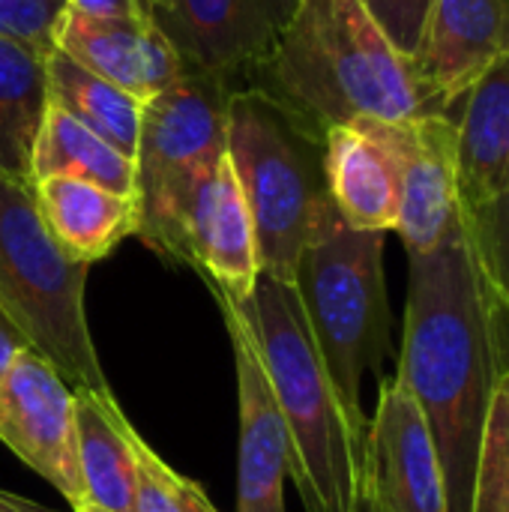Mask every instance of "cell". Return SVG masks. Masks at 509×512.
Segmentation results:
<instances>
[{"label": "cell", "mask_w": 509, "mask_h": 512, "mask_svg": "<svg viewBox=\"0 0 509 512\" xmlns=\"http://www.w3.org/2000/svg\"><path fill=\"white\" fill-rule=\"evenodd\" d=\"M36 210L60 252L84 267L108 258L138 234V201L78 177H42L30 183Z\"/></svg>", "instance_id": "17"}, {"label": "cell", "mask_w": 509, "mask_h": 512, "mask_svg": "<svg viewBox=\"0 0 509 512\" xmlns=\"http://www.w3.org/2000/svg\"><path fill=\"white\" fill-rule=\"evenodd\" d=\"M69 12L105 21H135L153 18V0H63Z\"/></svg>", "instance_id": "28"}, {"label": "cell", "mask_w": 509, "mask_h": 512, "mask_svg": "<svg viewBox=\"0 0 509 512\" xmlns=\"http://www.w3.org/2000/svg\"><path fill=\"white\" fill-rule=\"evenodd\" d=\"M90 72L147 102L180 81L189 66L162 33L156 18L105 21L63 9L54 27V45Z\"/></svg>", "instance_id": "15"}, {"label": "cell", "mask_w": 509, "mask_h": 512, "mask_svg": "<svg viewBox=\"0 0 509 512\" xmlns=\"http://www.w3.org/2000/svg\"><path fill=\"white\" fill-rule=\"evenodd\" d=\"M509 54V0H432L414 72L441 114Z\"/></svg>", "instance_id": "14"}, {"label": "cell", "mask_w": 509, "mask_h": 512, "mask_svg": "<svg viewBox=\"0 0 509 512\" xmlns=\"http://www.w3.org/2000/svg\"><path fill=\"white\" fill-rule=\"evenodd\" d=\"M300 0H153V18L189 72L246 87Z\"/></svg>", "instance_id": "9"}, {"label": "cell", "mask_w": 509, "mask_h": 512, "mask_svg": "<svg viewBox=\"0 0 509 512\" xmlns=\"http://www.w3.org/2000/svg\"><path fill=\"white\" fill-rule=\"evenodd\" d=\"M231 87L204 72H186L144 102L135 177L138 240L171 261L174 228L195 183L225 156Z\"/></svg>", "instance_id": "7"}, {"label": "cell", "mask_w": 509, "mask_h": 512, "mask_svg": "<svg viewBox=\"0 0 509 512\" xmlns=\"http://www.w3.org/2000/svg\"><path fill=\"white\" fill-rule=\"evenodd\" d=\"M168 264L192 267L216 300L243 303L252 294L261 276L255 225L228 153L183 201Z\"/></svg>", "instance_id": "10"}, {"label": "cell", "mask_w": 509, "mask_h": 512, "mask_svg": "<svg viewBox=\"0 0 509 512\" xmlns=\"http://www.w3.org/2000/svg\"><path fill=\"white\" fill-rule=\"evenodd\" d=\"M72 512H105V510H99V507H93V504H78V507H72Z\"/></svg>", "instance_id": "32"}, {"label": "cell", "mask_w": 509, "mask_h": 512, "mask_svg": "<svg viewBox=\"0 0 509 512\" xmlns=\"http://www.w3.org/2000/svg\"><path fill=\"white\" fill-rule=\"evenodd\" d=\"M24 348H30L27 339H24V333H21V330L9 321V315L0 309V378H3V372L9 369V363H12Z\"/></svg>", "instance_id": "29"}, {"label": "cell", "mask_w": 509, "mask_h": 512, "mask_svg": "<svg viewBox=\"0 0 509 512\" xmlns=\"http://www.w3.org/2000/svg\"><path fill=\"white\" fill-rule=\"evenodd\" d=\"M456 189L459 207H480L509 183V54L489 66L459 99Z\"/></svg>", "instance_id": "18"}, {"label": "cell", "mask_w": 509, "mask_h": 512, "mask_svg": "<svg viewBox=\"0 0 509 512\" xmlns=\"http://www.w3.org/2000/svg\"><path fill=\"white\" fill-rule=\"evenodd\" d=\"M291 282L354 441L366 453L363 378L381 369L393 324L384 282V234L348 228L336 216L303 249Z\"/></svg>", "instance_id": "5"}, {"label": "cell", "mask_w": 509, "mask_h": 512, "mask_svg": "<svg viewBox=\"0 0 509 512\" xmlns=\"http://www.w3.org/2000/svg\"><path fill=\"white\" fill-rule=\"evenodd\" d=\"M471 512H509V369L492 393L483 423Z\"/></svg>", "instance_id": "24"}, {"label": "cell", "mask_w": 509, "mask_h": 512, "mask_svg": "<svg viewBox=\"0 0 509 512\" xmlns=\"http://www.w3.org/2000/svg\"><path fill=\"white\" fill-rule=\"evenodd\" d=\"M234 351L240 402L237 512H285V477L291 474V441L273 387L234 303L216 300Z\"/></svg>", "instance_id": "13"}, {"label": "cell", "mask_w": 509, "mask_h": 512, "mask_svg": "<svg viewBox=\"0 0 509 512\" xmlns=\"http://www.w3.org/2000/svg\"><path fill=\"white\" fill-rule=\"evenodd\" d=\"M231 303V300H228ZM261 357L291 441V477L306 512H354L363 447L315 348L294 282L258 276L234 303Z\"/></svg>", "instance_id": "3"}, {"label": "cell", "mask_w": 509, "mask_h": 512, "mask_svg": "<svg viewBox=\"0 0 509 512\" xmlns=\"http://www.w3.org/2000/svg\"><path fill=\"white\" fill-rule=\"evenodd\" d=\"M354 512H387V510H384L381 504H375L369 495H363V492H360V495H357V504H354Z\"/></svg>", "instance_id": "31"}, {"label": "cell", "mask_w": 509, "mask_h": 512, "mask_svg": "<svg viewBox=\"0 0 509 512\" xmlns=\"http://www.w3.org/2000/svg\"><path fill=\"white\" fill-rule=\"evenodd\" d=\"M63 9V0H0V39L51 51Z\"/></svg>", "instance_id": "27"}, {"label": "cell", "mask_w": 509, "mask_h": 512, "mask_svg": "<svg viewBox=\"0 0 509 512\" xmlns=\"http://www.w3.org/2000/svg\"><path fill=\"white\" fill-rule=\"evenodd\" d=\"M399 162L402 201L396 231L408 255L438 249L462 219L456 189V120L423 114L405 123H378Z\"/></svg>", "instance_id": "12"}, {"label": "cell", "mask_w": 509, "mask_h": 512, "mask_svg": "<svg viewBox=\"0 0 509 512\" xmlns=\"http://www.w3.org/2000/svg\"><path fill=\"white\" fill-rule=\"evenodd\" d=\"M225 153L252 213L261 273L291 282L303 249L339 216L324 177V135L273 96L240 87L228 99Z\"/></svg>", "instance_id": "4"}, {"label": "cell", "mask_w": 509, "mask_h": 512, "mask_svg": "<svg viewBox=\"0 0 509 512\" xmlns=\"http://www.w3.org/2000/svg\"><path fill=\"white\" fill-rule=\"evenodd\" d=\"M504 372L498 309L459 219L438 249L408 255L405 333L396 372L429 423L447 512H471L480 435Z\"/></svg>", "instance_id": "1"}, {"label": "cell", "mask_w": 509, "mask_h": 512, "mask_svg": "<svg viewBox=\"0 0 509 512\" xmlns=\"http://www.w3.org/2000/svg\"><path fill=\"white\" fill-rule=\"evenodd\" d=\"M309 129L441 114L414 63L402 57L360 0H300L270 54L249 75Z\"/></svg>", "instance_id": "2"}, {"label": "cell", "mask_w": 509, "mask_h": 512, "mask_svg": "<svg viewBox=\"0 0 509 512\" xmlns=\"http://www.w3.org/2000/svg\"><path fill=\"white\" fill-rule=\"evenodd\" d=\"M0 441L48 480L69 507L87 504L78 471L72 387L33 348H24L0 378Z\"/></svg>", "instance_id": "8"}, {"label": "cell", "mask_w": 509, "mask_h": 512, "mask_svg": "<svg viewBox=\"0 0 509 512\" xmlns=\"http://www.w3.org/2000/svg\"><path fill=\"white\" fill-rule=\"evenodd\" d=\"M135 459H138V492L135 512H216L210 498L198 483L177 474L159 453L135 435Z\"/></svg>", "instance_id": "25"}, {"label": "cell", "mask_w": 509, "mask_h": 512, "mask_svg": "<svg viewBox=\"0 0 509 512\" xmlns=\"http://www.w3.org/2000/svg\"><path fill=\"white\" fill-rule=\"evenodd\" d=\"M87 270L51 240L30 183L0 174V309L72 390L111 393L84 312Z\"/></svg>", "instance_id": "6"}, {"label": "cell", "mask_w": 509, "mask_h": 512, "mask_svg": "<svg viewBox=\"0 0 509 512\" xmlns=\"http://www.w3.org/2000/svg\"><path fill=\"white\" fill-rule=\"evenodd\" d=\"M0 512H51L45 507H39L36 501L30 498H21V495H12L6 489H0Z\"/></svg>", "instance_id": "30"}, {"label": "cell", "mask_w": 509, "mask_h": 512, "mask_svg": "<svg viewBox=\"0 0 509 512\" xmlns=\"http://www.w3.org/2000/svg\"><path fill=\"white\" fill-rule=\"evenodd\" d=\"M462 225L495 309L509 318V183L492 201L462 207Z\"/></svg>", "instance_id": "23"}, {"label": "cell", "mask_w": 509, "mask_h": 512, "mask_svg": "<svg viewBox=\"0 0 509 512\" xmlns=\"http://www.w3.org/2000/svg\"><path fill=\"white\" fill-rule=\"evenodd\" d=\"M360 492L387 512H447L429 423L399 375L381 381L378 408L366 432Z\"/></svg>", "instance_id": "11"}, {"label": "cell", "mask_w": 509, "mask_h": 512, "mask_svg": "<svg viewBox=\"0 0 509 512\" xmlns=\"http://www.w3.org/2000/svg\"><path fill=\"white\" fill-rule=\"evenodd\" d=\"M360 6L381 27L390 45L414 63L426 33L432 0H360Z\"/></svg>", "instance_id": "26"}, {"label": "cell", "mask_w": 509, "mask_h": 512, "mask_svg": "<svg viewBox=\"0 0 509 512\" xmlns=\"http://www.w3.org/2000/svg\"><path fill=\"white\" fill-rule=\"evenodd\" d=\"M45 78H48V105L66 111L123 156L135 162L138 153V132H141V111L144 102L132 93L120 90L117 84L105 81L102 75L90 72L60 48H51L45 57Z\"/></svg>", "instance_id": "21"}, {"label": "cell", "mask_w": 509, "mask_h": 512, "mask_svg": "<svg viewBox=\"0 0 509 512\" xmlns=\"http://www.w3.org/2000/svg\"><path fill=\"white\" fill-rule=\"evenodd\" d=\"M75 447L87 504L105 512H135L138 459L135 429L111 393L72 390Z\"/></svg>", "instance_id": "19"}, {"label": "cell", "mask_w": 509, "mask_h": 512, "mask_svg": "<svg viewBox=\"0 0 509 512\" xmlns=\"http://www.w3.org/2000/svg\"><path fill=\"white\" fill-rule=\"evenodd\" d=\"M42 177H78L138 201L135 162L54 105L45 108L30 153V183Z\"/></svg>", "instance_id": "20"}, {"label": "cell", "mask_w": 509, "mask_h": 512, "mask_svg": "<svg viewBox=\"0 0 509 512\" xmlns=\"http://www.w3.org/2000/svg\"><path fill=\"white\" fill-rule=\"evenodd\" d=\"M324 177L339 219L357 231H396L402 180L378 120L324 132Z\"/></svg>", "instance_id": "16"}, {"label": "cell", "mask_w": 509, "mask_h": 512, "mask_svg": "<svg viewBox=\"0 0 509 512\" xmlns=\"http://www.w3.org/2000/svg\"><path fill=\"white\" fill-rule=\"evenodd\" d=\"M45 57L33 45L0 39V174L30 183V153L48 108Z\"/></svg>", "instance_id": "22"}]
</instances>
